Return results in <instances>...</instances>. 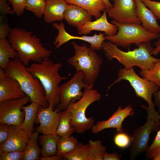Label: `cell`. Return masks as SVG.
Listing matches in <instances>:
<instances>
[{"mask_svg": "<svg viewBox=\"0 0 160 160\" xmlns=\"http://www.w3.org/2000/svg\"><path fill=\"white\" fill-rule=\"evenodd\" d=\"M145 110L147 114L145 123L135 128L131 135V143L129 150L130 159L131 160L135 159L145 152L148 147L151 133L158 131L160 127V118L158 112Z\"/></svg>", "mask_w": 160, "mask_h": 160, "instance_id": "9c48e42d", "label": "cell"}, {"mask_svg": "<svg viewBox=\"0 0 160 160\" xmlns=\"http://www.w3.org/2000/svg\"><path fill=\"white\" fill-rule=\"evenodd\" d=\"M68 4L65 0H46L43 15L45 22L52 23L56 21H63Z\"/></svg>", "mask_w": 160, "mask_h": 160, "instance_id": "ffe728a7", "label": "cell"}, {"mask_svg": "<svg viewBox=\"0 0 160 160\" xmlns=\"http://www.w3.org/2000/svg\"><path fill=\"white\" fill-rule=\"evenodd\" d=\"M11 58L12 59L18 58L17 52L10 44L6 38L0 39V67L6 70Z\"/></svg>", "mask_w": 160, "mask_h": 160, "instance_id": "d4e9b609", "label": "cell"}, {"mask_svg": "<svg viewBox=\"0 0 160 160\" xmlns=\"http://www.w3.org/2000/svg\"><path fill=\"white\" fill-rule=\"evenodd\" d=\"M111 23L117 27L118 32L113 36H105V39L124 48H127L133 44L138 46L143 43L150 42L159 38L160 35L149 31L141 24L120 23L113 19Z\"/></svg>", "mask_w": 160, "mask_h": 160, "instance_id": "8992f818", "label": "cell"}, {"mask_svg": "<svg viewBox=\"0 0 160 160\" xmlns=\"http://www.w3.org/2000/svg\"><path fill=\"white\" fill-rule=\"evenodd\" d=\"M101 94L93 88L84 89V94L77 101L71 103L66 109L71 113V125L77 133H83L91 129L95 120L93 117L87 118L85 115L87 107L92 103L99 100Z\"/></svg>", "mask_w": 160, "mask_h": 160, "instance_id": "52a82bcc", "label": "cell"}, {"mask_svg": "<svg viewBox=\"0 0 160 160\" xmlns=\"http://www.w3.org/2000/svg\"><path fill=\"white\" fill-rule=\"evenodd\" d=\"M5 16L0 15V39L6 38L9 32V28L7 20H4Z\"/></svg>", "mask_w": 160, "mask_h": 160, "instance_id": "74e56055", "label": "cell"}, {"mask_svg": "<svg viewBox=\"0 0 160 160\" xmlns=\"http://www.w3.org/2000/svg\"><path fill=\"white\" fill-rule=\"evenodd\" d=\"M71 113L68 110L65 109L61 112L59 124L55 134L60 137L71 136L75 132L71 124Z\"/></svg>", "mask_w": 160, "mask_h": 160, "instance_id": "4316f807", "label": "cell"}, {"mask_svg": "<svg viewBox=\"0 0 160 160\" xmlns=\"http://www.w3.org/2000/svg\"><path fill=\"white\" fill-rule=\"evenodd\" d=\"M32 32L15 27L10 28L7 36L11 46L18 53V58L26 66L33 61L41 63L44 59L49 57L52 51L44 47L39 39L32 36Z\"/></svg>", "mask_w": 160, "mask_h": 160, "instance_id": "6da1fadb", "label": "cell"}, {"mask_svg": "<svg viewBox=\"0 0 160 160\" xmlns=\"http://www.w3.org/2000/svg\"><path fill=\"white\" fill-rule=\"evenodd\" d=\"M105 4L106 7V11H107L109 9L111 8L113 6V5L110 2L109 0H102Z\"/></svg>", "mask_w": 160, "mask_h": 160, "instance_id": "f6af8a7d", "label": "cell"}, {"mask_svg": "<svg viewBox=\"0 0 160 160\" xmlns=\"http://www.w3.org/2000/svg\"><path fill=\"white\" fill-rule=\"evenodd\" d=\"M89 153V143L84 145L79 143L73 152L62 155L64 159L68 160H87Z\"/></svg>", "mask_w": 160, "mask_h": 160, "instance_id": "4dcf8cb0", "label": "cell"}, {"mask_svg": "<svg viewBox=\"0 0 160 160\" xmlns=\"http://www.w3.org/2000/svg\"><path fill=\"white\" fill-rule=\"evenodd\" d=\"M30 101L28 96L0 103V123L20 126L25 117L22 108Z\"/></svg>", "mask_w": 160, "mask_h": 160, "instance_id": "8fae6325", "label": "cell"}, {"mask_svg": "<svg viewBox=\"0 0 160 160\" xmlns=\"http://www.w3.org/2000/svg\"><path fill=\"white\" fill-rule=\"evenodd\" d=\"M143 2L160 20V2L151 0H141Z\"/></svg>", "mask_w": 160, "mask_h": 160, "instance_id": "8d00e7d4", "label": "cell"}, {"mask_svg": "<svg viewBox=\"0 0 160 160\" xmlns=\"http://www.w3.org/2000/svg\"><path fill=\"white\" fill-rule=\"evenodd\" d=\"M39 133L33 132L30 137L24 151L23 160H39L41 151L38 143Z\"/></svg>", "mask_w": 160, "mask_h": 160, "instance_id": "484cf974", "label": "cell"}, {"mask_svg": "<svg viewBox=\"0 0 160 160\" xmlns=\"http://www.w3.org/2000/svg\"><path fill=\"white\" fill-rule=\"evenodd\" d=\"M71 44L75 55L67 59V63L73 66L76 71H82L84 82L93 88L100 73L102 60L95 50L87 47L85 43L81 46L74 41Z\"/></svg>", "mask_w": 160, "mask_h": 160, "instance_id": "5b68a950", "label": "cell"}, {"mask_svg": "<svg viewBox=\"0 0 160 160\" xmlns=\"http://www.w3.org/2000/svg\"><path fill=\"white\" fill-rule=\"evenodd\" d=\"M79 144L77 140L73 136L60 137L56 155L61 156L65 154L73 152L77 148Z\"/></svg>", "mask_w": 160, "mask_h": 160, "instance_id": "83f0119b", "label": "cell"}, {"mask_svg": "<svg viewBox=\"0 0 160 160\" xmlns=\"http://www.w3.org/2000/svg\"><path fill=\"white\" fill-rule=\"evenodd\" d=\"M0 145H3L7 139L9 134V125L0 123Z\"/></svg>", "mask_w": 160, "mask_h": 160, "instance_id": "f35d334b", "label": "cell"}, {"mask_svg": "<svg viewBox=\"0 0 160 160\" xmlns=\"http://www.w3.org/2000/svg\"><path fill=\"white\" fill-rule=\"evenodd\" d=\"M106 10L103 11L101 16L94 21H90L77 28L79 35L89 33L93 30L103 31L108 36H112L116 34L118 28L115 25L109 23L107 18Z\"/></svg>", "mask_w": 160, "mask_h": 160, "instance_id": "ac0fdd59", "label": "cell"}, {"mask_svg": "<svg viewBox=\"0 0 160 160\" xmlns=\"http://www.w3.org/2000/svg\"><path fill=\"white\" fill-rule=\"evenodd\" d=\"M158 41L154 43L155 47L151 52L152 55H156L160 52V35Z\"/></svg>", "mask_w": 160, "mask_h": 160, "instance_id": "7bdbcfd3", "label": "cell"}, {"mask_svg": "<svg viewBox=\"0 0 160 160\" xmlns=\"http://www.w3.org/2000/svg\"><path fill=\"white\" fill-rule=\"evenodd\" d=\"M103 160H120L119 156L116 153H108L105 152L103 156Z\"/></svg>", "mask_w": 160, "mask_h": 160, "instance_id": "60d3db41", "label": "cell"}, {"mask_svg": "<svg viewBox=\"0 0 160 160\" xmlns=\"http://www.w3.org/2000/svg\"><path fill=\"white\" fill-rule=\"evenodd\" d=\"M60 63H54L49 57L41 63L31 62L27 67V71L41 82L45 93V99L53 109L59 103V84L67 77L62 76L59 71L62 66Z\"/></svg>", "mask_w": 160, "mask_h": 160, "instance_id": "7a4b0ae2", "label": "cell"}, {"mask_svg": "<svg viewBox=\"0 0 160 160\" xmlns=\"http://www.w3.org/2000/svg\"><path fill=\"white\" fill-rule=\"evenodd\" d=\"M68 4L76 5L87 11L97 19L102 15L101 11L106 10L102 0H65Z\"/></svg>", "mask_w": 160, "mask_h": 160, "instance_id": "7402d4cb", "label": "cell"}, {"mask_svg": "<svg viewBox=\"0 0 160 160\" xmlns=\"http://www.w3.org/2000/svg\"><path fill=\"white\" fill-rule=\"evenodd\" d=\"M7 0H0V12L1 15L5 16L7 14H15L11 9L12 7H9V3L7 2Z\"/></svg>", "mask_w": 160, "mask_h": 160, "instance_id": "ab89813d", "label": "cell"}, {"mask_svg": "<svg viewBox=\"0 0 160 160\" xmlns=\"http://www.w3.org/2000/svg\"><path fill=\"white\" fill-rule=\"evenodd\" d=\"M41 105L35 102L31 103L22 108L25 112V117L23 122L20 126L21 128L27 133L31 135L34 130V124L38 111Z\"/></svg>", "mask_w": 160, "mask_h": 160, "instance_id": "603a6c76", "label": "cell"}, {"mask_svg": "<svg viewBox=\"0 0 160 160\" xmlns=\"http://www.w3.org/2000/svg\"><path fill=\"white\" fill-rule=\"evenodd\" d=\"M83 72L76 71L71 79L59 87L60 103L56 108L61 111L65 110L71 103L75 102L80 99L83 96L85 89L92 88L87 85L84 81Z\"/></svg>", "mask_w": 160, "mask_h": 160, "instance_id": "30bf717a", "label": "cell"}, {"mask_svg": "<svg viewBox=\"0 0 160 160\" xmlns=\"http://www.w3.org/2000/svg\"><path fill=\"white\" fill-rule=\"evenodd\" d=\"M153 48L150 42L141 44L138 48L125 52L119 49L118 46L109 41H104L103 49L109 60L116 59L124 68L137 66L141 70L150 69L153 67L159 58L153 57L151 54Z\"/></svg>", "mask_w": 160, "mask_h": 160, "instance_id": "3957f363", "label": "cell"}, {"mask_svg": "<svg viewBox=\"0 0 160 160\" xmlns=\"http://www.w3.org/2000/svg\"><path fill=\"white\" fill-rule=\"evenodd\" d=\"M4 70L0 68V103L25 96L18 81L4 76Z\"/></svg>", "mask_w": 160, "mask_h": 160, "instance_id": "e0dca14e", "label": "cell"}, {"mask_svg": "<svg viewBox=\"0 0 160 160\" xmlns=\"http://www.w3.org/2000/svg\"><path fill=\"white\" fill-rule=\"evenodd\" d=\"M113 141L117 146L121 148L125 149L130 145L131 143V135L123 131L117 132L114 137Z\"/></svg>", "mask_w": 160, "mask_h": 160, "instance_id": "836d02e7", "label": "cell"}, {"mask_svg": "<svg viewBox=\"0 0 160 160\" xmlns=\"http://www.w3.org/2000/svg\"><path fill=\"white\" fill-rule=\"evenodd\" d=\"M46 5V0H26L25 9L41 18L44 15Z\"/></svg>", "mask_w": 160, "mask_h": 160, "instance_id": "1f68e13d", "label": "cell"}, {"mask_svg": "<svg viewBox=\"0 0 160 160\" xmlns=\"http://www.w3.org/2000/svg\"><path fill=\"white\" fill-rule=\"evenodd\" d=\"M26 0H7L12 5V10L17 15L20 16L25 9Z\"/></svg>", "mask_w": 160, "mask_h": 160, "instance_id": "d590c367", "label": "cell"}, {"mask_svg": "<svg viewBox=\"0 0 160 160\" xmlns=\"http://www.w3.org/2000/svg\"><path fill=\"white\" fill-rule=\"evenodd\" d=\"M154 103L155 106L158 108V111H160V89L158 90L153 94Z\"/></svg>", "mask_w": 160, "mask_h": 160, "instance_id": "b9f144b4", "label": "cell"}, {"mask_svg": "<svg viewBox=\"0 0 160 160\" xmlns=\"http://www.w3.org/2000/svg\"><path fill=\"white\" fill-rule=\"evenodd\" d=\"M24 151H0V160H22L24 158Z\"/></svg>", "mask_w": 160, "mask_h": 160, "instance_id": "e575fe53", "label": "cell"}, {"mask_svg": "<svg viewBox=\"0 0 160 160\" xmlns=\"http://www.w3.org/2000/svg\"><path fill=\"white\" fill-rule=\"evenodd\" d=\"M89 153L87 160H103V156L106 148L103 146L100 140L89 141Z\"/></svg>", "mask_w": 160, "mask_h": 160, "instance_id": "f1b7e54d", "label": "cell"}, {"mask_svg": "<svg viewBox=\"0 0 160 160\" xmlns=\"http://www.w3.org/2000/svg\"><path fill=\"white\" fill-rule=\"evenodd\" d=\"M53 26L58 31L57 36L55 38L54 44L56 49L60 47L63 44L72 39H79L87 42L90 44V48L95 50L103 49V44L106 40L104 38V33L99 34H95L92 36H78L72 35L65 31L64 23L60 22L59 24L54 23Z\"/></svg>", "mask_w": 160, "mask_h": 160, "instance_id": "5bb4252c", "label": "cell"}, {"mask_svg": "<svg viewBox=\"0 0 160 160\" xmlns=\"http://www.w3.org/2000/svg\"><path fill=\"white\" fill-rule=\"evenodd\" d=\"M92 16L87 11L79 6L68 4L65 12L64 19L69 25L77 28L91 21Z\"/></svg>", "mask_w": 160, "mask_h": 160, "instance_id": "d6986e66", "label": "cell"}, {"mask_svg": "<svg viewBox=\"0 0 160 160\" xmlns=\"http://www.w3.org/2000/svg\"><path fill=\"white\" fill-rule=\"evenodd\" d=\"M136 6L137 16L142 25L149 31L154 33H160V26L157 18L141 0H135Z\"/></svg>", "mask_w": 160, "mask_h": 160, "instance_id": "44dd1931", "label": "cell"}, {"mask_svg": "<svg viewBox=\"0 0 160 160\" xmlns=\"http://www.w3.org/2000/svg\"><path fill=\"white\" fill-rule=\"evenodd\" d=\"M145 153L147 158L153 160L160 155V127L152 143L148 147Z\"/></svg>", "mask_w": 160, "mask_h": 160, "instance_id": "d6a6232c", "label": "cell"}, {"mask_svg": "<svg viewBox=\"0 0 160 160\" xmlns=\"http://www.w3.org/2000/svg\"><path fill=\"white\" fill-rule=\"evenodd\" d=\"M31 135L20 126L9 125L8 138L4 143L0 145V151H24Z\"/></svg>", "mask_w": 160, "mask_h": 160, "instance_id": "2e32d148", "label": "cell"}, {"mask_svg": "<svg viewBox=\"0 0 160 160\" xmlns=\"http://www.w3.org/2000/svg\"><path fill=\"white\" fill-rule=\"evenodd\" d=\"M63 158L62 156H58L57 155L48 156H41L39 160H63Z\"/></svg>", "mask_w": 160, "mask_h": 160, "instance_id": "ee69618b", "label": "cell"}, {"mask_svg": "<svg viewBox=\"0 0 160 160\" xmlns=\"http://www.w3.org/2000/svg\"><path fill=\"white\" fill-rule=\"evenodd\" d=\"M140 74L143 78L154 83L160 89V58L151 68L141 70Z\"/></svg>", "mask_w": 160, "mask_h": 160, "instance_id": "f546056e", "label": "cell"}, {"mask_svg": "<svg viewBox=\"0 0 160 160\" xmlns=\"http://www.w3.org/2000/svg\"><path fill=\"white\" fill-rule=\"evenodd\" d=\"M118 76L117 78L108 87L107 93L115 84L122 80H127L133 88L136 96L147 103L148 106L143 105L142 107L151 111H156L152 97L155 92L160 89L157 85L147 79L140 77L135 72L133 68L124 67L120 69Z\"/></svg>", "mask_w": 160, "mask_h": 160, "instance_id": "ba28073f", "label": "cell"}, {"mask_svg": "<svg viewBox=\"0 0 160 160\" xmlns=\"http://www.w3.org/2000/svg\"><path fill=\"white\" fill-rule=\"evenodd\" d=\"M112 0L113 6L107 11L109 17L120 23L141 24L137 14L135 0Z\"/></svg>", "mask_w": 160, "mask_h": 160, "instance_id": "7c38bea8", "label": "cell"}, {"mask_svg": "<svg viewBox=\"0 0 160 160\" xmlns=\"http://www.w3.org/2000/svg\"><path fill=\"white\" fill-rule=\"evenodd\" d=\"M60 136L54 134H43L39 138L41 147V154L45 157L56 155L58 143Z\"/></svg>", "mask_w": 160, "mask_h": 160, "instance_id": "cb8c5ba5", "label": "cell"}, {"mask_svg": "<svg viewBox=\"0 0 160 160\" xmlns=\"http://www.w3.org/2000/svg\"><path fill=\"white\" fill-rule=\"evenodd\" d=\"M135 112L133 105L129 104L124 108L119 106L111 116L106 120L100 121L91 128L92 132L96 134L106 129H115L117 132L123 131L122 124L127 117L133 116Z\"/></svg>", "mask_w": 160, "mask_h": 160, "instance_id": "9a60e30c", "label": "cell"}, {"mask_svg": "<svg viewBox=\"0 0 160 160\" xmlns=\"http://www.w3.org/2000/svg\"><path fill=\"white\" fill-rule=\"evenodd\" d=\"M158 113L159 115V116H160V111H158Z\"/></svg>", "mask_w": 160, "mask_h": 160, "instance_id": "bcb514c9", "label": "cell"}, {"mask_svg": "<svg viewBox=\"0 0 160 160\" xmlns=\"http://www.w3.org/2000/svg\"><path fill=\"white\" fill-rule=\"evenodd\" d=\"M61 112L56 108L53 110L51 104H49L47 107L41 106L35 121V123L39 124V125L36 127V131L43 134H55Z\"/></svg>", "mask_w": 160, "mask_h": 160, "instance_id": "4fadbf2b", "label": "cell"}, {"mask_svg": "<svg viewBox=\"0 0 160 160\" xmlns=\"http://www.w3.org/2000/svg\"><path fill=\"white\" fill-rule=\"evenodd\" d=\"M3 73L4 76L18 81L31 103H37L44 107L49 106V104L45 99V90L41 82L27 71L26 66L18 58L10 59Z\"/></svg>", "mask_w": 160, "mask_h": 160, "instance_id": "277c9868", "label": "cell"}]
</instances>
